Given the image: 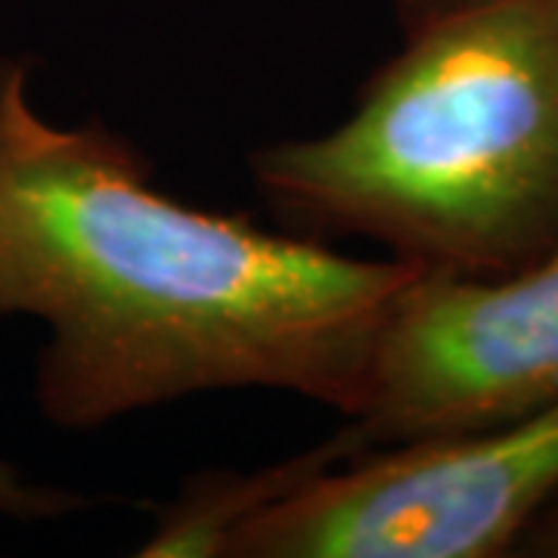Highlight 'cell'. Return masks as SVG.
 Segmentation results:
<instances>
[{
    "instance_id": "cell-1",
    "label": "cell",
    "mask_w": 558,
    "mask_h": 558,
    "mask_svg": "<svg viewBox=\"0 0 558 558\" xmlns=\"http://www.w3.org/2000/svg\"><path fill=\"white\" fill-rule=\"evenodd\" d=\"M410 277L165 193L131 140L44 119L28 65L0 60V319L47 326L35 400L57 428L223 391L344 416Z\"/></svg>"
},
{
    "instance_id": "cell-2",
    "label": "cell",
    "mask_w": 558,
    "mask_h": 558,
    "mask_svg": "<svg viewBox=\"0 0 558 558\" xmlns=\"http://www.w3.org/2000/svg\"><path fill=\"white\" fill-rule=\"evenodd\" d=\"M400 35L339 124L248 153L270 218L425 277L558 258V0H484Z\"/></svg>"
},
{
    "instance_id": "cell-3",
    "label": "cell",
    "mask_w": 558,
    "mask_h": 558,
    "mask_svg": "<svg viewBox=\"0 0 558 558\" xmlns=\"http://www.w3.org/2000/svg\"><path fill=\"white\" fill-rule=\"evenodd\" d=\"M558 494V400L440 438L205 475L208 558H502Z\"/></svg>"
},
{
    "instance_id": "cell-4",
    "label": "cell",
    "mask_w": 558,
    "mask_h": 558,
    "mask_svg": "<svg viewBox=\"0 0 558 558\" xmlns=\"http://www.w3.org/2000/svg\"><path fill=\"white\" fill-rule=\"evenodd\" d=\"M558 400V258L509 277L407 279L344 428L360 450L519 418Z\"/></svg>"
},
{
    "instance_id": "cell-5",
    "label": "cell",
    "mask_w": 558,
    "mask_h": 558,
    "mask_svg": "<svg viewBox=\"0 0 558 558\" xmlns=\"http://www.w3.org/2000/svg\"><path fill=\"white\" fill-rule=\"evenodd\" d=\"M87 506V499L78 494H65L53 487H32L16 475V469L0 462V512L22 521L60 519L69 512H78Z\"/></svg>"
},
{
    "instance_id": "cell-6",
    "label": "cell",
    "mask_w": 558,
    "mask_h": 558,
    "mask_svg": "<svg viewBox=\"0 0 558 558\" xmlns=\"http://www.w3.org/2000/svg\"><path fill=\"white\" fill-rule=\"evenodd\" d=\"M515 558H558V494L543 509L515 546Z\"/></svg>"
},
{
    "instance_id": "cell-7",
    "label": "cell",
    "mask_w": 558,
    "mask_h": 558,
    "mask_svg": "<svg viewBox=\"0 0 558 558\" xmlns=\"http://www.w3.org/2000/svg\"><path fill=\"white\" fill-rule=\"evenodd\" d=\"M475 3H484V0H388V7H391V13H395V20L400 25V32L418 28L425 22L450 16V13L465 10V7H475Z\"/></svg>"
}]
</instances>
